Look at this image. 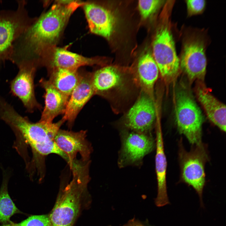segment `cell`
<instances>
[{
    "label": "cell",
    "instance_id": "obj_13",
    "mask_svg": "<svg viewBox=\"0 0 226 226\" xmlns=\"http://www.w3.org/2000/svg\"><path fill=\"white\" fill-rule=\"evenodd\" d=\"M39 61V66H44L48 69L60 68L78 70L82 66L101 65L103 63L98 58L84 57L65 48L56 46L48 49Z\"/></svg>",
    "mask_w": 226,
    "mask_h": 226
},
{
    "label": "cell",
    "instance_id": "obj_26",
    "mask_svg": "<svg viewBox=\"0 0 226 226\" xmlns=\"http://www.w3.org/2000/svg\"><path fill=\"white\" fill-rule=\"evenodd\" d=\"M123 226H145L138 220L133 218L129 220Z\"/></svg>",
    "mask_w": 226,
    "mask_h": 226
},
{
    "label": "cell",
    "instance_id": "obj_24",
    "mask_svg": "<svg viewBox=\"0 0 226 226\" xmlns=\"http://www.w3.org/2000/svg\"><path fill=\"white\" fill-rule=\"evenodd\" d=\"M164 2L159 0L139 1L138 8L142 17L146 19L151 17L157 12Z\"/></svg>",
    "mask_w": 226,
    "mask_h": 226
},
{
    "label": "cell",
    "instance_id": "obj_7",
    "mask_svg": "<svg viewBox=\"0 0 226 226\" xmlns=\"http://www.w3.org/2000/svg\"><path fill=\"white\" fill-rule=\"evenodd\" d=\"M95 95L108 100H119L128 94L132 85L138 86L134 76L130 77L114 66H106L91 73Z\"/></svg>",
    "mask_w": 226,
    "mask_h": 226
},
{
    "label": "cell",
    "instance_id": "obj_8",
    "mask_svg": "<svg viewBox=\"0 0 226 226\" xmlns=\"http://www.w3.org/2000/svg\"><path fill=\"white\" fill-rule=\"evenodd\" d=\"M180 146L181 179L192 186L202 198L205 182V166L208 158L206 146L201 143L187 151L181 143Z\"/></svg>",
    "mask_w": 226,
    "mask_h": 226
},
{
    "label": "cell",
    "instance_id": "obj_22",
    "mask_svg": "<svg viewBox=\"0 0 226 226\" xmlns=\"http://www.w3.org/2000/svg\"><path fill=\"white\" fill-rule=\"evenodd\" d=\"M7 182L4 179L0 189V222L3 224L9 223L11 217L20 212L9 195Z\"/></svg>",
    "mask_w": 226,
    "mask_h": 226
},
{
    "label": "cell",
    "instance_id": "obj_9",
    "mask_svg": "<svg viewBox=\"0 0 226 226\" xmlns=\"http://www.w3.org/2000/svg\"><path fill=\"white\" fill-rule=\"evenodd\" d=\"M206 40L201 33L192 32L186 35L183 40L180 67L191 81L202 82L206 73L207 58Z\"/></svg>",
    "mask_w": 226,
    "mask_h": 226
},
{
    "label": "cell",
    "instance_id": "obj_15",
    "mask_svg": "<svg viewBox=\"0 0 226 226\" xmlns=\"http://www.w3.org/2000/svg\"><path fill=\"white\" fill-rule=\"evenodd\" d=\"M91 73H82L81 80L70 95L62 119L68 126H73L80 111L95 95L91 83Z\"/></svg>",
    "mask_w": 226,
    "mask_h": 226
},
{
    "label": "cell",
    "instance_id": "obj_18",
    "mask_svg": "<svg viewBox=\"0 0 226 226\" xmlns=\"http://www.w3.org/2000/svg\"><path fill=\"white\" fill-rule=\"evenodd\" d=\"M156 132L155 169L158 184V194L155 203L159 207L169 203L166 187V174L167 163L165 155L162 135L159 124Z\"/></svg>",
    "mask_w": 226,
    "mask_h": 226
},
{
    "label": "cell",
    "instance_id": "obj_16",
    "mask_svg": "<svg viewBox=\"0 0 226 226\" xmlns=\"http://www.w3.org/2000/svg\"><path fill=\"white\" fill-rule=\"evenodd\" d=\"M82 6L91 32L109 39L116 24L113 14L104 7L94 3H84Z\"/></svg>",
    "mask_w": 226,
    "mask_h": 226
},
{
    "label": "cell",
    "instance_id": "obj_4",
    "mask_svg": "<svg viewBox=\"0 0 226 226\" xmlns=\"http://www.w3.org/2000/svg\"><path fill=\"white\" fill-rule=\"evenodd\" d=\"M172 5H166L163 21L157 30L153 44V56L166 82L176 77L180 67L169 20Z\"/></svg>",
    "mask_w": 226,
    "mask_h": 226
},
{
    "label": "cell",
    "instance_id": "obj_25",
    "mask_svg": "<svg viewBox=\"0 0 226 226\" xmlns=\"http://www.w3.org/2000/svg\"><path fill=\"white\" fill-rule=\"evenodd\" d=\"M187 14L191 16L201 14L203 12L206 5L204 0H189L186 1Z\"/></svg>",
    "mask_w": 226,
    "mask_h": 226
},
{
    "label": "cell",
    "instance_id": "obj_1",
    "mask_svg": "<svg viewBox=\"0 0 226 226\" xmlns=\"http://www.w3.org/2000/svg\"><path fill=\"white\" fill-rule=\"evenodd\" d=\"M84 3L57 1L46 12L36 19L13 45V62L37 63L49 49L55 46L71 15Z\"/></svg>",
    "mask_w": 226,
    "mask_h": 226
},
{
    "label": "cell",
    "instance_id": "obj_3",
    "mask_svg": "<svg viewBox=\"0 0 226 226\" xmlns=\"http://www.w3.org/2000/svg\"><path fill=\"white\" fill-rule=\"evenodd\" d=\"M88 163L78 162L71 169L73 179L61 191L49 216L52 226H72L78 213L82 194L89 181Z\"/></svg>",
    "mask_w": 226,
    "mask_h": 226
},
{
    "label": "cell",
    "instance_id": "obj_20",
    "mask_svg": "<svg viewBox=\"0 0 226 226\" xmlns=\"http://www.w3.org/2000/svg\"><path fill=\"white\" fill-rule=\"evenodd\" d=\"M159 73L153 56L149 52L142 55L138 62L136 74L134 76L138 86L153 100L154 87Z\"/></svg>",
    "mask_w": 226,
    "mask_h": 226
},
{
    "label": "cell",
    "instance_id": "obj_11",
    "mask_svg": "<svg viewBox=\"0 0 226 226\" xmlns=\"http://www.w3.org/2000/svg\"><path fill=\"white\" fill-rule=\"evenodd\" d=\"M153 100L142 91L124 119V126L133 131L145 133L152 128L156 117Z\"/></svg>",
    "mask_w": 226,
    "mask_h": 226
},
{
    "label": "cell",
    "instance_id": "obj_12",
    "mask_svg": "<svg viewBox=\"0 0 226 226\" xmlns=\"http://www.w3.org/2000/svg\"><path fill=\"white\" fill-rule=\"evenodd\" d=\"M154 147L153 138L145 133L135 131L125 133L122 138L119 165L123 167L140 161Z\"/></svg>",
    "mask_w": 226,
    "mask_h": 226
},
{
    "label": "cell",
    "instance_id": "obj_17",
    "mask_svg": "<svg viewBox=\"0 0 226 226\" xmlns=\"http://www.w3.org/2000/svg\"><path fill=\"white\" fill-rule=\"evenodd\" d=\"M39 83L45 91V105L39 121L52 122L56 117L64 114L69 97L61 92L44 78H41Z\"/></svg>",
    "mask_w": 226,
    "mask_h": 226
},
{
    "label": "cell",
    "instance_id": "obj_2",
    "mask_svg": "<svg viewBox=\"0 0 226 226\" xmlns=\"http://www.w3.org/2000/svg\"><path fill=\"white\" fill-rule=\"evenodd\" d=\"M0 119L10 126L15 132L30 146L35 157L54 153L67 162V156L58 147L54 140L60 127L65 122L62 119L56 123L40 121L35 123L31 122L4 102L0 104Z\"/></svg>",
    "mask_w": 226,
    "mask_h": 226
},
{
    "label": "cell",
    "instance_id": "obj_23",
    "mask_svg": "<svg viewBox=\"0 0 226 226\" xmlns=\"http://www.w3.org/2000/svg\"><path fill=\"white\" fill-rule=\"evenodd\" d=\"M3 226H52L49 215H32L21 222L16 223L11 221Z\"/></svg>",
    "mask_w": 226,
    "mask_h": 226
},
{
    "label": "cell",
    "instance_id": "obj_5",
    "mask_svg": "<svg viewBox=\"0 0 226 226\" xmlns=\"http://www.w3.org/2000/svg\"><path fill=\"white\" fill-rule=\"evenodd\" d=\"M15 10L0 12V63L10 61L13 45L36 19L28 15L25 1H18Z\"/></svg>",
    "mask_w": 226,
    "mask_h": 226
},
{
    "label": "cell",
    "instance_id": "obj_28",
    "mask_svg": "<svg viewBox=\"0 0 226 226\" xmlns=\"http://www.w3.org/2000/svg\"></svg>",
    "mask_w": 226,
    "mask_h": 226
},
{
    "label": "cell",
    "instance_id": "obj_27",
    "mask_svg": "<svg viewBox=\"0 0 226 226\" xmlns=\"http://www.w3.org/2000/svg\"></svg>",
    "mask_w": 226,
    "mask_h": 226
},
{
    "label": "cell",
    "instance_id": "obj_14",
    "mask_svg": "<svg viewBox=\"0 0 226 226\" xmlns=\"http://www.w3.org/2000/svg\"><path fill=\"white\" fill-rule=\"evenodd\" d=\"M86 131L78 132L60 129L54 138L57 145L67 156L69 165L76 159L78 153L82 160L88 161L92 151L90 143L86 138Z\"/></svg>",
    "mask_w": 226,
    "mask_h": 226
},
{
    "label": "cell",
    "instance_id": "obj_6",
    "mask_svg": "<svg viewBox=\"0 0 226 226\" xmlns=\"http://www.w3.org/2000/svg\"><path fill=\"white\" fill-rule=\"evenodd\" d=\"M176 122L179 132L193 145L202 143L203 117L201 111L191 95L181 89L175 96Z\"/></svg>",
    "mask_w": 226,
    "mask_h": 226
},
{
    "label": "cell",
    "instance_id": "obj_19",
    "mask_svg": "<svg viewBox=\"0 0 226 226\" xmlns=\"http://www.w3.org/2000/svg\"><path fill=\"white\" fill-rule=\"evenodd\" d=\"M198 99L209 119L222 131H226V106L216 99L201 81L196 88Z\"/></svg>",
    "mask_w": 226,
    "mask_h": 226
},
{
    "label": "cell",
    "instance_id": "obj_21",
    "mask_svg": "<svg viewBox=\"0 0 226 226\" xmlns=\"http://www.w3.org/2000/svg\"><path fill=\"white\" fill-rule=\"evenodd\" d=\"M48 80L56 88L70 97L80 82L82 73L78 70L55 68L48 69Z\"/></svg>",
    "mask_w": 226,
    "mask_h": 226
},
{
    "label": "cell",
    "instance_id": "obj_10",
    "mask_svg": "<svg viewBox=\"0 0 226 226\" xmlns=\"http://www.w3.org/2000/svg\"><path fill=\"white\" fill-rule=\"evenodd\" d=\"M17 65L19 71L10 82L11 92L20 100L29 112L41 109V106L36 100L34 91V81L37 65L29 61L23 62Z\"/></svg>",
    "mask_w": 226,
    "mask_h": 226
}]
</instances>
